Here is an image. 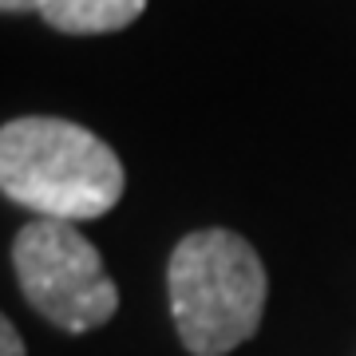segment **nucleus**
Segmentation results:
<instances>
[{"label": "nucleus", "mask_w": 356, "mask_h": 356, "mask_svg": "<svg viewBox=\"0 0 356 356\" xmlns=\"http://www.w3.org/2000/svg\"><path fill=\"white\" fill-rule=\"evenodd\" d=\"M147 0H44L40 16L60 32L72 36H99L135 24Z\"/></svg>", "instance_id": "20e7f679"}, {"label": "nucleus", "mask_w": 356, "mask_h": 356, "mask_svg": "<svg viewBox=\"0 0 356 356\" xmlns=\"http://www.w3.org/2000/svg\"><path fill=\"white\" fill-rule=\"evenodd\" d=\"M175 329L194 356H226L245 344L266 313V266L234 229L186 234L166 266Z\"/></svg>", "instance_id": "f03ea898"}, {"label": "nucleus", "mask_w": 356, "mask_h": 356, "mask_svg": "<svg viewBox=\"0 0 356 356\" xmlns=\"http://www.w3.org/2000/svg\"><path fill=\"white\" fill-rule=\"evenodd\" d=\"M0 356H24V341H20V332L8 317L0 321Z\"/></svg>", "instance_id": "39448f33"}, {"label": "nucleus", "mask_w": 356, "mask_h": 356, "mask_svg": "<svg viewBox=\"0 0 356 356\" xmlns=\"http://www.w3.org/2000/svg\"><path fill=\"white\" fill-rule=\"evenodd\" d=\"M0 8L4 13H40L44 0H0Z\"/></svg>", "instance_id": "423d86ee"}, {"label": "nucleus", "mask_w": 356, "mask_h": 356, "mask_svg": "<svg viewBox=\"0 0 356 356\" xmlns=\"http://www.w3.org/2000/svg\"><path fill=\"white\" fill-rule=\"evenodd\" d=\"M13 266L28 305L64 332H91L119 309V289L99 250L76 222L36 218L13 242Z\"/></svg>", "instance_id": "7ed1b4c3"}, {"label": "nucleus", "mask_w": 356, "mask_h": 356, "mask_svg": "<svg viewBox=\"0 0 356 356\" xmlns=\"http://www.w3.org/2000/svg\"><path fill=\"white\" fill-rule=\"evenodd\" d=\"M0 186L40 218H103L127 186L119 154L79 123L28 115L0 131Z\"/></svg>", "instance_id": "f257e3e1"}]
</instances>
